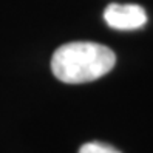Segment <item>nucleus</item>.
Segmentation results:
<instances>
[{"label": "nucleus", "instance_id": "obj_1", "mask_svg": "<svg viewBox=\"0 0 153 153\" xmlns=\"http://www.w3.org/2000/svg\"><path fill=\"white\" fill-rule=\"evenodd\" d=\"M114 64V53L105 45L71 42L56 50L51 59V70L65 84H85L105 76Z\"/></svg>", "mask_w": 153, "mask_h": 153}, {"label": "nucleus", "instance_id": "obj_2", "mask_svg": "<svg viewBox=\"0 0 153 153\" xmlns=\"http://www.w3.org/2000/svg\"><path fill=\"white\" fill-rule=\"evenodd\" d=\"M104 20L114 30H138L146 25L147 14L139 5H118L111 3L105 8Z\"/></svg>", "mask_w": 153, "mask_h": 153}, {"label": "nucleus", "instance_id": "obj_3", "mask_svg": "<svg viewBox=\"0 0 153 153\" xmlns=\"http://www.w3.org/2000/svg\"><path fill=\"white\" fill-rule=\"evenodd\" d=\"M79 153H121V152L104 142H87L79 149Z\"/></svg>", "mask_w": 153, "mask_h": 153}]
</instances>
